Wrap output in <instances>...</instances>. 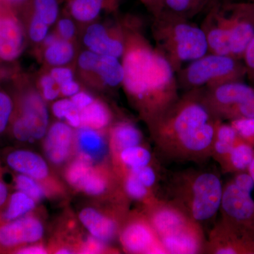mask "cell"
<instances>
[{"mask_svg":"<svg viewBox=\"0 0 254 254\" xmlns=\"http://www.w3.org/2000/svg\"><path fill=\"white\" fill-rule=\"evenodd\" d=\"M217 118L202 90L185 92L148 124L159 153L174 161H205L213 155Z\"/></svg>","mask_w":254,"mask_h":254,"instance_id":"6da1fadb","label":"cell"},{"mask_svg":"<svg viewBox=\"0 0 254 254\" xmlns=\"http://www.w3.org/2000/svg\"><path fill=\"white\" fill-rule=\"evenodd\" d=\"M122 63L124 88L147 125L180 96L173 66L141 33H126Z\"/></svg>","mask_w":254,"mask_h":254,"instance_id":"7a4b0ae2","label":"cell"},{"mask_svg":"<svg viewBox=\"0 0 254 254\" xmlns=\"http://www.w3.org/2000/svg\"><path fill=\"white\" fill-rule=\"evenodd\" d=\"M152 33L155 48L176 73L187 64L208 53L201 27L178 15L168 11L155 13Z\"/></svg>","mask_w":254,"mask_h":254,"instance_id":"3957f363","label":"cell"},{"mask_svg":"<svg viewBox=\"0 0 254 254\" xmlns=\"http://www.w3.org/2000/svg\"><path fill=\"white\" fill-rule=\"evenodd\" d=\"M146 208L145 215L167 254H193L205 251L201 225L173 202L156 198Z\"/></svg>","mask_w":254,"mask_h":254,"instance_id":"277c9868","label":"cell"},{"mask_svg":"<svg viewBox=\"0 0 254 254\" xmlns=\"http://www.w3.org/2000/svg\"><path fill=\"white\" fill-rule=\"evenodd\" d=\"M222 192L221 180L216 173L192 171L180 175L174 182L172 202L201 225L220 210Z\"/></svg>","mask_w":254,"mask_h":254,"instance_id":"5b68a950","label":"cell"},{"mask_svg":"<svg viewBox=\"0 0 254 254\" xmlns=\"http://www.w3.org/2000/svg\"><path fill=\"white\" fill-rule=\"evenodd\" d=\"M245 72L237 58L208 53L187 64L176 74L179 88L189 91L238 81Z\"/></svg>","mask_w":254,"mask_h":254,"instance_id":"8992f818","label":"cell"},{"mask_svg":"<svg viewBox=\"0 0 254 254\" xmlns=\"http://www.w3.org/2000/svg\"><path fill=\"white\" fill-rule=\"evenodd\" d=\"M203 99L213 115L222 118H254V90L240 81L201 89Z\"/></svg>","mask_w":254,"mask_h":254,"instance_id":"52a82bcc","label":"cell"},{"mask_svg":"<svg viewBox=\"0 0 254 254\" xmlns=\"http://www.w3.org/2000/svg\"><path fill=\"white\" fill-rule=\"evenodd\" d=\"M49 128V113L44 98L37 92L23 95L19 112L11 125V134L21 143L34 142L46 136Z\"/></svg>","mask_w":254,"mask_h":254,"instance_id":"ba28073f","label":"cell"},{"mask_svg":"<svg viewBox=\"0 0 254 254\" xmlns=\"http://www.w3.org/2000/svg\"><path fill=\"white\" fill-rule=\"evenodd\" d=\"M43 222L33 214L9 222H0V253L13 254L24 246L43 239Z\"/></svg>","mask_w":254,"mask_h":254,"instance_id":"9c48e42d","label":"cell"},{"mask_svg":"<svg viewBox=\"0 0 254 254\" xmlns=\"http://www.w3.org/2000/svg\"><path fill=\"white\" fill-rule=\"evenodd\" d=\"M125 252L130 254H167L146 215L128 219L120 232Z\"/></svg>","mask_w":254,"mask_h":254,"instance_id":"30bf717a","label":"cell"},{"mask_svg":"<svg viewBox=\"0 0 254 254\" xmlns=\"http://www.w3.org/2000/svg\"><path fill=\"white\" fill-rule=\"evenodd\" d=\"M225 27L230 36L231 56L243 57L246 48L254 36V4L237 6L232 14L224 12Z\"/></svg>","mask_w":254,"mask_h":254,"instance_id":"8fae6325","label":"cell"},{"mask_svg":"<svg viewBox=\"0 0 254 254\" xmlns=\"http://www.w3.org/2000/svg\"><path fill=\"white\" fill-rule=\"evenodd\" d=\"M126 33L121 28L109 29L100 23H93L86 28L83 42L87 49L100 55H109L120 59L125 50Z\"/></svg>","mask_w":254,"mask_h":254,"instance_id":"7c38bea8","label":"cell"},{"mask_svg":"<svg viewBox=\"0 0 254 254\" xmlns=\"http://www.w3.org/2000/svg\"><path fill=\"white\" fill-rule=\"evenodd\" d=\"M4 160L11 171L31 177L50 189L52 180L49 165L36 152L23 148L9 150L5 153Z\"/></svg>","mask_w":254,"mask_h":254,"instance_id":"4fadbf2b","label":"cell"},{"mask_svg":"<svg viewBox=\"0 0 254 254\" xmlns=\"http://www.w3.org/2000/svg\"><path fill=\"white\" fill-rule=\"evenodd\" d=\"M47 158L60 166L66 163L75 149V131L67 123L56 122L48 128L43 143Z\"/></svg>","mask_w":254,"mask_h":254,"instance_id":"5bb4252c","label":"cell"},{"mask_svg":"<svg viewBox=\"0 0 254 254\" xmlns=\"http://www.w3.org/2000/svg\"><path fill=\"white\" fill-rule=\"evenodd\" d=\"M220 208L227 217L237 221H245L254 215V201L251 193L232 183L223 188Z\"/></svg>","mask_w":254,"mask_h":254,"instance_id":"9a60e30c","label":"cell"},{"mask_svg":"<svg viewBox=\"0 0 254 254\" xmlns=\"http://www.w3.org/2000/svg\"><path fill=\"white\" fill-rule=\"evenodd\" d=\"M78 219L91 236L105 243L113 240L118 234V222L98 209L92 207L82 209Z\"/></svg>","mask_w":254,"mask_h":254,"instance_id":"2e32d148","label":"cell"},{"mask_svg":"<svg viewBox=\"0 0 254 254\" xmlns=\"http://www.w3.org/2000/svg\"><path fill=\"white\" fill-rule=\"evenodd\" d=\"M108 145L102 131L82 127L75 131V148L78 157L90 163L93 164L104 158Z\"/></svg>","mask_w":254,"mask_h":254,"instance_id":"e0dca14e","label":"cell"},{"mask_svg":"<svg viewBox=\"0 0 254 254\" xmlns=\"http://www.w3.org/2000/svg\"><path fill=\"white\" fill-rule=\"evenodd\" d=\"M0 30V59L12 61L22 51L23 35L21 26L14 18L4 16Z\"/></svg>","mask_w":254,"mask_h":254,"instance_id":"ac0fdd59","label":"cell"},{"mask_svg":"<svg viewBox=\"0 0 254 254\" xmlns=\"http://www.w3.org/2000/svg\"><path fill=\"white\" fill-rule=\"evenodd\" d=\"M142 142L141 131L130 122H120L110 129L109 147L113 156L129 147L142 145Z\"/></svg>","mask_w":254,"mask_h":254,"instance_id":"d6986e66","label":"cell"},{"mask_svg":"<svg viewBox=\"0 0 254 254\" xmlns=\"http://www.w3.org/2000/svg\"><path fill=\"white\" fill-rule=\"evenodd\" d=\"M89 73H95L105 86L116 88L123 85L125 71L119 58L109 55H98Z\"/></svg>","mask_w":254,"mask_h":254,"instance_id":"ffe728a7","label":"cell"},{"mask_svg":"<svg viewBox=\"0 0 254 254\" xmlns=\"http://www.w3.org/2000/svg\"><path fill=\"white\" fill-rule=\"evenodd\" d=\"M37 203L29 195L16 190L10 193L4 208L0 211V222H9L29 215L36 208Z\"/></svg>","mask_w":254,"mask_h":254,"instance_id":"44dd1931","label":"cell"},{"mask_svg":"<svg viewBox=\"0 0 254 254\" xmlns=\"http://www.w3.org/2000/svg\"><path fill=\"white\" fill-rule=\"evenodd\" d=\"M116 0H70L69 11L76 21L89 23L98 17L103 9H113Z\"/></svg>","mask_w":254,"mask_h":254,"instance_id":"7402d4cb","label":"cell"},{"mask_svg":"<svg viewBox=\"0 0 254 254\" xmlns=\"http://www.w3.org/2000/svg\"><path fill=\"white\" fill-rule=\"evenodd\" d=\"M210 0H155L153 14L168 11L190 19L198 14Z\"/></svg>","mask_w":254,"mask_h":254,"instance_id":"603a6c76","label":"cell"},{"mask_svg":"<svg viewBox=\"0 0 254 254\" xmlns=\"http://www.w3.org/2000/svg\"><path fill=\"white\" fill-rule=\"evenodd\" d=\"M81 127L103 131L112 121V113L105 103L95 100L85 109L81 110Z\"/></svg>","mask_w":254,"mask_h":254,"instance_id":"cb8c5ba5","label":"cell"},{"mask_svg":"<svg viewBox=\"0 0 254 254\" xmlns=\"http://www.w3.org/2000/svg\"><path fill=\"white\" fill-rule=\"evenodd\" d=\"M125 173L131 169L151 165L153 157L151 151L143 145L129 147L114 156Z\"/></svg>","mask_w":254,"mask_h":254,"instance_id":"d4e9b609","label":"cell"},{"mask_svg":"<svg viewBox=\"0 0 254 254\" xmlns=\"http://www.w3.org/2000/svg\"><path fill=\"white\" fill-rule=\"evenodd\" d=\"M110 178L106 170L92 167L82 180L76 190L90 195H101L107 193L110 187Z\"/></svg>","mask_w":254,"mask_h":254,"instance_id":"484cf974","label":"cell"},{"mask_svg":"<svg viewBox=\"0 0 254 254\" xmlns=\"http://www.w3.org/2000/svg\"><path fill=\"white\" fill-rule=\"evenodd\" d=\"M75 50L71 41L59 38L50 46L46 47L44 58L50 66H66L74 58Z\"/></svg>","mask_w":254,"mask_h":254,"instance_id":"4316f807","label":"cell"},{"mask_svg":"<svg viewBox=\"0 0 254 254\" xmlns=\"http://www.w3.org/2000/svg\"><path fill=\"white\" fill-rule=\"evenodd\" d=\"M12 182L16 190L23 192L37 202L44 199L49 194L48 187L22 174H13Z\"/></svg>","mask_w":254,"mask_h":254,"instance_id":"83f0119b","label":"cell"},{"mask_svg":"<svg viewBox=\"0 0 254 254\" xmlns=\"http://www.w3.org/2000/svg\"><path fill=\"white\" fill-rule=\"evenodd\" d=\"M123 184L125 193L132 199L143 202L146 205L156 199L153 190L147 188L131 174H125Z\"/></svg>","mask_w":254,"mask_h":254,"instance_id":"f1b7e54d","label":"cell"},{"mask_svg":"<svg viewBox=\"0 0 254 254\" xmlns=\"http://www.w3.org/2000/svg\"><path fill=\"white\" fill-rule=\"evenodd\" d=\"M33 14L49 26L54 24L59 15L58 0H31Z\"/></svg>","mask_w":254,"mask_h":254,"instance_id":"f546056e","label":"cell"},{"mask_svg":"<svg viewBox=\"0 0 254 254\" xmlns=\"http://www.w3.org/2000/svg\"><path fill=\"white\" fill-rule=\"evenodd\" d=\"M93 166V163L78 157L66 168L65 178L68 185L76 190L82 180Z\"/></svg>","mask_w":254,"mask_h":254,"instance_id":"4dcf8cb0","label":"cell"},{"mask_svg":"<svg viewBox=\"0 0 254 254\" xmlns=\"http://www.w3.org/2000/svg\"><path fill=\"white\" fill-rule=\"evenodd\" d=\"M230 164L236 170H243L250 167L254 158V150L245 143L235 144L228 156Z\"/></svg>","mask_w":254,"mask_h":254,"instance_id":"1f68e13d","label":"cell"},{"mask_svg":"<svg viewBox=\"0 0 254 254\" xmlns=\"http://www.w3.org/2000/svg\"><path fill=\"white\" fill-rule=\"evenodd\" d=\"M14 112V103L11 97L0 91V135L4 133L9 127Z\"/></svg>","mask_w":254,"mask_h":254,"instance_id":"d6a6232c","label":"cell"},{"mask_svg":"<svg viewBox=\"0 0 254 254\" xmlns=\"http://www.w3.org/2000/svg\"><path fill=\"white\" fill-rule=\"evenodd\" d=\"M126 173L133 175L144 186L152 190L158 180V175L153 164L146 166L140 167V168L131 169Z\"/></svg>","mask_w":254,"mask_h":254,"instance_id":"836d02e7","label":"cell"},{"mask_svg":"<svg viewBox=\"0 0 254 254\" xmlns=\"http://www.w3.org/2000/svg\"><path fill=\"white\" fill-rule=\"evenodd\" d=\"M40 87L42 97L46 101H54L61 95L59 85L50 73L42 76L40 80Z\"/></svg>","mask_w":254,"mask_h":254,"instance_id":"e575fe53","label":"cell"},{"mask_svg":"<svg viewBox=\"0 0 254 254\" xmlns=\"http://www.w3.org/2000/svg\"><path fill=\"white\" fill-rule=\"evenodd\" d=\"M49 25L35 14H32L30 21L28 34L32 41L34 43H43L49 33Z\"/></svg>","mask_w":254,"mask_h":254,"instance_id":"d590c367","label":"cell"},{"mask_svg":"<svg viewBox=\"0 0 254 254\" xmlns=\"http://www.w3.org/2000/svg\"><path fill=\"white\" fill-rule=\"evenodd\" d=\"M237 134L238 133L232 125L222 124L220 120L217 124L215 135L216 141L234 145L236 143Z\"/></svg>","mask_w":254,"mask_h":254,"instance_id":"8d00e7d4","label":"cell"},{"mask_svg":"<svg viewBox=\"0 0 254 254\" xmlns=\"http://www.w3.org/2000/svg\"><path fill=\"white\" fill-rule=\"evenodd\" d=\"M77 109L73 105L71 98H65L63 99L57 100L52 106V112L55 118L59 120H64L70 114Z\"/></svg>","mask_w":254,"mask_h":254,"instance_id":"74e56055","label":"cell"},{"mask_svg":"<svg viewBox=\"0 0 254 254\" xmlns=\"http://www.w3.org/2000/svg\"><path fill=\"white\" fill-rule=\"evenodd\" d=\"M105 242H102L94 237H88L82 242L78 249L80 254H101L107 250Z\"/></svg>","mask_w":254,"mask_h":254,"instance_id":"f35d334b","label":"cell"},{"mask_svg":"<svg viewBox=\"0 0 254 254\" xmlns=\"http://www.w3.org/2000/svg\"><path fill=\"white\" fill-rule=\"evenodd\" d=\"M232 126L244 138L254 137V118H240L234 120Z\"/></svg>","mask_w":254,"mask_h":254,"instance_id":"ab89813d","label":"cell"},{"mask_svg":"<svg viewBox=\"0 0 254 254\" xmlns=\"http://www.w3.org/2000/svg\"><path fill=\"white\" fill-rule=\"evenodd\" d=\"M76 26L71 18H63L58 22V35L62 39L71 41L76 34Z\"/></svg>","mask_w":254,"mask_h":254,"instance_id":"60d3db41","label":"cell"},{"mask_svg":"<svg viewBox=\"0 0 254 254\" xmlns=\"http://www.w3.org/2000/svg\"><path fill=\"white\" fill-rule=\"evenodd\" d=\"M50 74L60 87L75 80L72 69L66 66H55L50 70Z\"/></svg>","mask_w":254,"mask_h":254,"instance_id":"b9f144b4","label":"cell"},{"mask_svg":"<svg viewBox=\"0 0 254 254\" xmlns=\"http://www.w3.org/2000/svg\"><path fill=\"white\" fill-rule=\"evenodd\" d=\"M69 98H71L73 105L80 111L85 109V108H87L88 105H91V103H93L95 100V98L89 93L81 91Z\"/></svg>","mask_w":254,"mask_h":254,"instance_id":"7bdbcfd3","label":"cell"},{"mask_svg":"<svg viewBox=\"0 0 254 254\" xmlns=\"http://www.w3.org/2000/svg\"><path fill=\"white\" fill-rule=\"evenodd\" d=\"M234 183L241 190L249 193H252L254 188L253 178L248 174H240L235 178Z\"/></svg>","mask_w":254,"mask_h":254,"instance_id":"ee69618b","label":"cell"},{"mask_svg":"<svg viewBox=\"0 0 254 254\" xmlns=\"http://www.w3.org/2000/svg\"><path fill=\"white\" fill-rule=\"evenodd\" d=\"M9 195V187L4 179V170L0 165V211L4 208Z\"/></svg>","mask_w":254,"mask_h":254,"instance_id":"f6af8a7d","label":"cell"},{"mask_svg":"<svg viewBox=\"0 0 254 254\" xmlns=\"http://www.w3.org/2000/svg\"><path fill=\"white\" fill-rule=\"evenodd\" d=\"M13 254H48V250L44 246L40 245L38 242L31 244L21 247L14 252Z\"/></svg>","mask_w":254,"mask_h":254,"instance_id":"bcb514c9","label":"cell"},{"mask_svg":"<svg viewBox=\"0 0 254 254\" xmlns=\"http://www.w3.org/2000/svg\"><path fill=\"white\" fill-rule=\"evenodd\" d=\"M60 88L61 95L65 98H71L73 95L76 94L81 91L79 83L75 80L60 86Z\"/></svg>","mask_w":254,"mask_h":254,"instance_id":"7dc6e473","label":"cell"},{"mask_svg":"<svg viewBox=\"0 0 254 254\" xmlns=\"http://www.w3.org/2000/svg\"><path fill=\"white\" fill-rule=\"evenodd\" d=\"M249 170H250V175L253 178L254 181V158L251 163L250 167H249Z\"/></svg>","mask_w":254,"mask_h":254,"instance_id":"c3c4849f","label":"cell"},{"mask_svg":"<svg viewBox=\"0 0 254 254\" xmlns=\"http://www.w3.org/2000/svg\"><path fill=\"white\" fill-rule=\"evenodd\" d=\"M6 1H9L10 3H13V4H21V3L24 2L27 0H6Z\"/></svg>","mask_w":254,"mask_h":254,"instance_id":"681fc988","label":"cell"},{"mask_svg":"<svg viewBox=\"0 0 254 254\" xmlns=\"http://www.w3.org/2000/svg\"><path fill=\"white\" fill-rule=\"evenodd\" d=\"M142 1H145L146 3H153L155 2V0H142Z\"/></svg>","mask_w":254,"mask_h":254,"instance_id":"f907efd6","label":"cell"}]
</instances>
